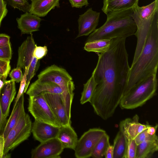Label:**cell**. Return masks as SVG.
Here are the masks:
<instances>
[{
	"mask_svg": "<svg viewBox=\"0 0 158 158\" xmlns=\"http://www.w3.org/2000/svg\"><path fill=\"white\" fill-rule=\"evenodd\" d=\"M63 93L61 88L57 84L51 82L41 81L38 79L31 84L26 94L31 96L45 93L62 94Z\"/></svg>",
	"mask_w": 158,
	"mask_h": 158,
	"instance_id": "ac0fdd59",
	"label": "cell"
},
{
	"mask_svg": "<svg viewBox=\"0 0 158 158\" xmlns=\"http://www.w3.org/2000/svg\"><path fill=\"white\" fill-rule=\"evenodd\" d=\"M7 12L6 2L4 0H0V27L2 21L7 15Z\"/></svg>",
	"mask_w": 158,
	"mask_h": 158,
	"instance_id": "d590c367",
	"label": "cell"
},
{
	"mask_svg": "<svg viewBox=\"0 0 158 158\" xmlns=\"http://www.w3.org/2000/svg\"><path fill=\"white\" fill-rule=\"evenodd\" d=\"M28 69H26L24 71L23 77L20 81V87L18 92L15 101L14 105L16 104L21 96L24 93V91L26 85L27 75L28 73Z\"/></svg>",
	"mask_w": 158,
	"mask_h": 158,
	"instance_id": "1f68e13d",
	"label": "cell"
},
{
	"mask_svg": "<svg viewBox=\"0 0 158 158\" xmlns=\"http://www.w3.org/2000/svg\"><path fill=\"white\" fill-rule=\"evenodd\" d=\"M10 60L0 59V75L4 81L6 80L10 70Z\"/></svg>",
	"mask_w": 158,
	"mask_h": 158,
	"instance_id": "f1b7e54d",
	"label": "cell"
},
{
	"mask_svg": "<svg viewBox=\"0 0 158 158\" xmlns=\"http://www.w3.org/2000/svg\"><path fill=\"white\" fill-rule=\"evenodd\" d=\"M29 12L40 17H44L52 9L60 7V0H31Z\"/></svg>",
	"mask_w": 158,
	"mask_h": 158,
	"instance_id": "44dd1931",
	"label": "cell"
},
{
	"mask_svg": "<svg viewBox=\"0 0 158 158\" xmlns=\"http://www.w3.org/2000/svg\"><path fill=\"white\" fill-rule=\"evenodd\" d=\"M1 89H0V96ZM7 118L5 117L2 112L0 102V131H2L4 129L7 121Z\"/></svg>",
	"mask_w": 158,
	"mask_h": 158,
	"instance_id": "f35d334b",
	"label": "cell"
},
{
	"mask_svg": "<svg viewBox=\"0 0 158 158\" xmlns=\"http://www.w3.org/2000/svg\"><path fill=\"white\" fill-rule=\"evenodd\" d=\"M6 2L14 8L18 9L24 12H28L31 7L27 0H6Z\"/></svg>",
	"mask_w": 158,
	"mask_h": 158,
	"instance_id": "83f0119b",
	"label": "cell"
},
{
	"mask_svg": "<svg viewBox=\"0 0 158 158\" xmlns=\"http://www.w3.org/2000/svg\"><path fill=\"white\" fill-rule=\"evenodd\" d=\"M113 145L110 144L105 152L104 156L106 158H113Z\"/></svg>",
	"mask_w": 158,
	"mask_h": 158,
	"instance_id": "60d3db41",
	"label": "cell"
},
{
	"mask_svg": "<svg viewBox=\"0 0 158 158\" xmlns=\"http://www.w3.org/2000/svg\"><path fill=\"white\" fill-rule=\"evenodd\" d=\"M64 148L74 150L78 139L77 135L71 125L61 126L56 137Z\"/></svg>",
	"mask_w": 158,
	"mask_h": 158,
	"instance_id": "ffe728a7",
	"label": "cell"
},
{
	"mask_svg": "<svg viewBox=\"0 0 158 158\" xmlns=\"http://www.w3.org/2000/svg\"><path fill=\"white\" fill-rule=\"evenodd\" d=\"M158 150V139L144 141L137 145L135 158H150Z\"/></svg>",
	"mask_w": 158,
	"mask_h": 158,
	"instance_id": "603a6c76",
	"label": "cell"
},
{
	"mask_svg": "<svg viewBox=\"0 0 158 158\" xmlns=\"http://www.w3.org/2000/svg\"><path fill=\"white\" fill-rule=\"evenodd\" d=\"M147 129L139 133L135 138L134 139L137 145L145 141L158 139L156 134L150 135L147 132Z\"/></svg>",
	"mask_w": 158,
	"mask_h": 158,
	"instance_id": "f546056e",
	"label": "cell"
},
{
	"mask_svg": "<svg viewBox=\"0 0 158 158\" xmlns=\"http://www.w3.org/2000/svg\"><path fill=\"white\" fill-rule=\"evenodd\" d=\"M100 13L90 8L83 14L79 15L78 19V33L76 38L87 36L93 32L98 25Z\"/></svg>",
	"mask_w": 158,
	"mask_h": 158,
	"instance_id": "4fadbf2b",
	"label": "cell"
},
{
	"mask_svg": "<svg viewBox=\"0 0 158 158\" xmlns=\"http://www.w3.org/2000/svg\"><path fill=\"white\" fill-rule=\"evenodd\" d=\"M32 122L29 115L26 113L11 129L5 139L4 158L10 157L8 154L12 150L30 136L31 130Z\"/></svg>",
	"mask_w": 158,
	"mask_h": 158,
	"instance_id": "ba28073f",
	"label": "cell"
},
{
	"mask_svg": "<svg viewBox=\"0 0 158 158\" xmlns=\"http://www.w3.org/2000/svg\"><path fill=\"white\" fill-rule=\"evenodd\" d=\"M16 94L15 82L12 79L6 80L1 89L0 102L2 114L6 118L9 115L10 104Z\"/></svg>",
	"mask_w": 158,
	"mask_h": 158,
	"instance_id": "2e32d148",
	"label": "cell"
},
{
	"mask_svg": "<svg viewBox=\"0 0 158 158\" xmlns=\"http://www.w3.org/2000/svg\"><path fill=\"white\" fill-rule=\"evenodd\" d=\"M109 136L106 133L99 139L95 145L91 157L94 158H102L109 145Z\"/></svg>",
	"mask_w": 158,
	"mask_h": 158,
	"instance_id": "4316f807",
	"label": "cell"
},
{
	"mask_svg": "<svg viewBox=\"0 0 158 158\" xmlns=\"http://www.w3.org/2000/svg\"><path fill=\"white\" fill-rule=\"evenodd\" d=\"M157 87L156 74L141 81L123 96L119 104L120 107L133 109L142 106L156 95Z\"/></svg>",
	"mask_w": 158,
	"mask_h": 158,
	"instance_id": "5b68a950",
	"label": "cell"
},
{
	"mask_svg": "<svg viewBox=\"0 0 158 158\" xmlns=\"http://www.w3.org/2000/svg\"><path fill=\"white\" fill-rule=\"evenodd\" d=\"M113 158H125L127 148V139L120 131L114 140Z\"/></svg>",
	"mask_w": 158,
	"mask_h": 158,
	"instance_id": "cb8c5ba5",
	"label": "cell"
},
{
	"mask_svg": "<svg viewBox=\"0 0 158 158\" xmlns=\"http://www.w3.org/2000/svg\"><path fill=\"white\" fill-rule=\"evenodd\" d=\"M133 17L136 24L137 30L134 35L137 39V44L132 64L136 61L144 47L147 35L156 14L158 12V0L149 4L132 9Z\"/></svg>",
	"mask_w": 158,
	"mask_h": 158,
	"instance_id": "277c9868",
	"label": "cell"
},
{
	"mask_svg": "<svg viewBox=\"0 0 158 158\" xmlns=\"http://www.w3.org/2000/svg\"><path fill=\"white\" fill-rule=\"evenodd\" d=\"M158 65V12L155 16L139 57L130 68L123 95L138 82L157 74Z\"/></svg>",
	"mask_w": 158,
	"mask_h": 158,
	"instance_id": "7a4b0ae2",
	"label": "cell"
},
{
	"mask_svg": "<svg viewBox=\"0 0 158 158\" xmlns=\"http://www.w3.org/2000/svg\"><path fill=\"white\" fill-rule=\"evenodd\" d=\"M139 0H103L102 10L106 14L133 8Z\"/></svg>",
	"mask_w": 158,
	"mask_h": 158,
	"instance_id": "7402d4cb",
	"label": "cell"
},
{
	"mask_svg": "<svg viewBox=\"0 0 158 158\" xmlns=\"http://www.w3.org/2000/svg\"><path fill=\"white\" fill-rule=\"evenodd\" d=\"M10 37L5 34H0V48L7 46L10 43Z\"/></svg>",
	"mask_w": 158,
	"mask_h": 158,
	"instance_id": "74e56055",
	"label": "cell"
},
{
	"mask_svg": "<svg viewBox=\"0 0 158 158\" xmlns=\"http://www.w3.org/2000/svg\"><path fill=\"white\" fill-rule=\"evenodd\" d=\"M30 34V36L23 42L18 50V57L16 67L23 69L24 71L26 69H28L24 93L27 91L30 82L35 75L40 65V60L33 56V52L36 44L32 33Z\"/></svg>",
	"mask_w": 158,
	"mask_h": 158,
	"instance_id": "8992f818",
	"label": "cell"
},
{
	"mask_svg": "<svg viewBox=\"0 0 158 158\" xmlns=\"http://www.w3.org/2000/svg\"><path fill=\"white\" fill-rule=\"evenodd\" d=\"M111 40H100L85 43L84 49L88 52H94L97 53L105 52L108 49Z\"/></svg>",
	"mask_w": 158,
	"mask_h": 158,
	"instance_id": "d4e9b609",
	"label": "cell"
},
{
	"mask_svg": "<svg viewBox=\"0 0 158 158\" xmlns=\"http://www.w3.org/2000/svg\"><path fill=\"white\" fill-rule=\"evenodd\" d=\"M28 109L35 120L56 127H61L55 118L43 94L29 96Z\"/></svg>",
	"mask_w": 158,
	"mask_h": 158,
	"instance_id": "9c48e42d",
	"label": "cell"
},
{
	"mask_svg": "<svg viewBox=\"0 0 158 158\" xmlns=\"http://www.w3.org/2000/svg\"><path fill=\"white\" fill-rule=\"evenodd\" d=\"M133 14L132 9L107 13L105 23L89 35L85 43L119 37L126 38L134 35L137 26Z\"/></svg>",
	"mask_w": 158,
	"mask_h": 158,
	"instance_id": "3957f363",
	"label": "cell"
},
{
	"mask_svg": "<svg viewBox=\"0 0 158 158\" xmlns=\"http://www.w3.org/2000/svg\"><path fill=\"white\" fill-rule=\"evenodd\" d=\"M5 81L0 78V89H2L3 86Z\"/></svg>",
	"mask_w": 158,
	"mask_h": 158,
	"instance_id": "7bdbcfd3",
	"label": "cell"
},
{
	"mask_svg": "<svg viewBox=\"0 0 158 158\" xmlns=\"http://www.w3.org/2000/svg\"><path fill=\"white\" fill-rule=\"evenodd\" d=\"M126 39L111 40L107 50L98 54L92 73L97 84L89 102L96 114L105 120L113 115L123 95L130 68Z\"/></svg>",
	"mask_w": 158,
	"mask_h": 158,
	"instance_id": "6da1fadb",
	"label": "cell"
},
{
	"mask_svg": "<svg viewBox=\"0 0 158 158\" xmlns=\"http://www.w3.org/2000/svg\"><path fill=\"white\" fill-rule=\"evenodd\" d=\"M38 77L41 81L51 82L59 85L63 90L64 98L73 97L75 85L72 77L64 69L53 64L41 71Z\"/></svg>",
	"mask_w": 158,
	"mask_h": 158,
	"instance_id": "52a82bcc",
	"label": "cell"
},
{
	"mask_svg": "<svg viewBox=\"0 0 158 158\" xmlns=\"http://www.w3.org/2000/svg\"><path fill=\"white\" fill-rule=\"evenodd\" d=\"M60 127L35 120L32 124L31 132L35 140L42 143L56 138Z\"/></svg>",
	"mask_w": 158,
	"mask_h": 158,
	"instance_id": "5bb4252c",
	"label": "cell"
},
{
	"mask_svg": "<svg viewBox=\"0 0 158 158\" xmlns=\"http://www.w3.org/2000/svg\"><path fill=\"white\" fill-rule=\"evenodd\" d=\"M0 78L2 80V77L0 75Z\"/></svg>",
	"mask_w": 158,
	"mask_h": 158,
	"instance_id": "ee69618b",
	"label": "cell"
},
{
	"mask_svg": "<svg viewBox=\"0 0 158 158\" xmlns=\"http://www.w3.org/2000/svg\"><path fill=\"white\" fill-rule=\"evenodd\" d=\"M24 101L23 94L16 104L14 105L10 117L7 121L6 125L0 134L3 135L5 139L11 129L16 124L21 117L25 114Z\"/></svg>",
	"mask_w": 158,
	"mask_h": 158,
	"instance_id": "d6986e66",
	"label": "cell"
},
{
	"mask_svg": "<svg viewBox=\"0 0 158 158\" xmlns=\"http://www.w3.org/2000/svg\"><path fill=\"white\" fill-rule=\"evenodd\" d=\"M157 124H156L154 126L150 125L147 129V132L149 134L151 135H156V132L157 128Z\"/></svg>",
	"mask_w": 158,
	"mask_h": 158,
	"instance_id": "b9f144b4",
	"label": "cell"
},
{
	"mask_svg": "<svg viewBox=\"0 0 158 158\" xmlns=\"http://www.w3.org/2000/svg\"><path fill=\"white\" fill-rule=\"evenodd\" d=\"M137 145L135 139H127V148L125 158H135Z\"/></svg>",
	"mask_w": 158,
	"mask_h": 158,
	"instance_id": "4dcf8cb0",
	"label": "cell"
},
{
	"mask_svg": "<svg viewBox=\"0 0 158 158\" xmlns=\"http://www.w3.org/2000/svg\"><path fill=\"white\" fill-rule=\"evenodd\" d=\"M93 74L92 75L87 82L84 84L83 91L80 100L81 104L90 102L97 85Z\"/></svg>",
	"mask_w": 158,
	"mask_h": 158,
	"instance_id": "484cf974",
	"label": "cell"
},
{
	"mask_svg": "<svg viewBox=\"0 0 158 158\" xmlns=\"http://www.w3.org/2000/svg\"><path fill=\"white\" fill-rule=\"evenodd\" d=\"M5 138L2 135L0 134V158H4V148Z\"/></svg>",
	"mask_w": 158,
	"mask_h": 158,
	"instance_id": "ab89813d",
	"label": "cell"
},
{
	"mask_svg": "<svg viewBox=\"0 0 158 158\" xmlns=\"http://www.w3.org/2000/svg\"><path fill=\"white\" fill-rule=\"evenodd\" d=\"M106 132L100 128L89 129L81 135L74 149L75 156L77 158H87L91 157L96 144Z\"/></svg>",
	"mask_w": 158,
	"mask_h": 158,
	"instance_id": "30bf717a",
	"label": "cell"
},
{
	"mask_svg": "<svg viewBox=\"0 0 158 158\" xmlns=\"http://www.w3.org/2000/svg\"><path fill=\"white\" fill-rule=\"evenodd\" d=\"M10 43L7 46L0 48V59L10 60L12 58V51Z\"/></svg>",
	"mask_w": 158,
	"mask_h": 158,
	"instance_id": "d6a6232c",
	"label": "cell"
},
{
	"mask_svg": "<svg viewBox=\"0 0 158 158\" xmlns=\"http://www.w3.org/2000/svg\"><path fill=\"white\" fill-rule=\"evenodd\" d=\"M22 69L16 67L12 69L9 73V77L12 79L16 82H20L23 76Z\"/></svg>",
	"mask_w": 158,
	"mask_h": 158,
	"instance_id": "e575fe53",
	"label": "cell"
},
{
	"mask_svg": "<svg viewBox=\"0 0 158 158\" xmlns=\"http://www.w3.org/2000/svg\"><path fill=\"white\" fill-rule=\"evenodd\" d=\"M73 7L81 8L83 6H87L89 3L88 0H69Z\"/></svg>",
	"mask_w": 158,
	"mask_h": 158,
	"instance_id": "8d00e7d4",
	"label": "cell"
},
{
	"mask_svg": "<svg viewBox=\"0 0 158 158\" xmlns=\"http://www.w3.org/2000/svg\"><path fill=\"white\" fill-rule=\"evenodd\" d=\"M56 138L40 143L31 152L32 158H60L64 149Z\"/></svg>",
	"mask_w": 158,
	"mask_h": 158,
	"instance_id": "7c38bea8",
	"label": "cell"
},
{
	"mask_svg": "<svg viewBox=\"0 0 158 158\" xmlns=\"http://www.w3.org/2000/svg\"><path fill=\"white\" fill-rule=\"evenodd\" d=\"M48 51L46 46H35L33 52V56L38 60H40L43 58L47 54Z\"/></svg>",
	"mask_w": 158,
	"mask_h": 158,
	"instance_id": "836d02e7",
	"label": "cell"
},
{
	"mask_svg": "<svg viewBox=\"0 0 158 158\" xmlns=\"http://www.w3.org/2000/svg\"><path fill=\"white\" fill-rule=\"evenodd\" d=\"M44 97L60 126L71 124L62 99V94L45 93Z\"/></svg>",
	"mask_w": 158,
	"mask_h": 158,
	"instance_id": "8fae6325",
	"label": "cell"
},
{
	"mask_svg": "<svg viewBox=\"0 0 158 158\" xmlns=\"http://www.w3.org/2000/svg\"><path fill=\"white\" fill-rule=\"evenodd\" d=\"M41 20L40 17L29 12L16 19L18 28L22 34H30L39 30Z\"/></svg>",
	"mask_w": 158,
	"mask_h": 158,
	"instance_id": "e0dca14e",
	"label": "cell"
},
{
	"mask_svg": "<svg viewBox=\"0 0 158 158\" xmlns=\"http://www.w3.org/2000/svg\"><path fill=\"white\" fill-rule=\"evenodd\" d=\"M139 120V117L136 114L132 118H126L120 122L119 131L127 139H134L139 133L150 126L148 123L146 124L140 123Z\"/></svg>",
	"mask_w": 158,
	"mask_h": 158,
	"instance_id": "9a60e30c",
	"label": "cell"
}]
</instances>
